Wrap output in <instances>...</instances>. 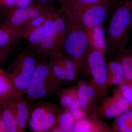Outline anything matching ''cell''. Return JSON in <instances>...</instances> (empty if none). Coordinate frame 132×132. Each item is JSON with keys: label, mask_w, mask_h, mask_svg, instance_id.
<instances>
[{"label": "cell", "mask_w": 132, "mask_h": 132, "mask_svg": "<svg viewBox=\"0 0 132 132\" xmlns=\"http://www.w3.org/2000/svg\"><path fill=\"white\" fill-rule=\"evenodd\" d=\"M59 111L58 108L54 109L40 121H35L29 120L28 124L30 130L34 132L50 131L55 123L56 116Z\"/></svg>", "instance_id": "obj_16"}, {"label": "cell", "mask_w": 132, "mask_h": 132, "mask_svg": "<svg viewBox=\"0 0 132 132\" xmlns=\"http://www.w3.org/2000/svg\"><path fill=\"white\" fill-rule=\"evenodd\" d=\"M2 109V108H1L0 107V110H1V109Z\"/></svg>", "instance_id": "obj_39"}, {"label": "cell", "mask_w": 132, "mask_h": 132, "mask_svg": "<svg viewBox=\"0 0 132 132\" xmlns=\"http://www.w3.org/2000/svg\"><path fill=\"white\" fill-rule=\"evenodd\" d=\"M57 9L53 3L35 2L26 7L4 10L3 24L20 31L26 24L43 13Z\"/></svg>", "instance_id": "obj_7"}, {"label": "cell", "mask_w": 132, "mask_h": 132, "mask_svg": "<svg viewBox=\"0 0 132 132\" xmlns=\"http://www.w3.org/2000/svg\"><path fill=\"white\" fill-rule=\"evenodd\" d=\"M5 72H5L3 69H2V68H1L0 67V76L5 73Z\"/></svg>", "instance_id": "obj_37"}, {"label": "cell", "mask_w": 132, "mask_h": 132, "mask_svg": "<svg viewBox=\"0 0 132 132\" xmlns=\"http://www.w3.org/2000/svg\"><path fill=\"white\" fill-rule=\"evenodd\" d=\"M7 105L11 107L14 111L17 121L18 132H24L29 120V102L20 95Z\"/></svg>", "instance_id": "obj_10"}, {"label": "cell", "mask_w": 132, "mask_h": 132, "mask_svg": "<svg viewBox=\"0 0 132 132\" xmlns=\"http://www.w3.org/2000/svg\"><path fill=\"white\" fill-rule=\"evenodd\" d=\"M111 131L109 128L100 119L99 117L87 118L75 122L72 132H102Z\"/></svg>", "instance_id": "obj_13"}, {"label": "cell", "mask_w": 132, "mask_h": 132, "mask_svg": "<svg viewBox=\"0 0 132 132\" xmlns=\"http://www.w3.org/2000/svg\"><path fill=\"white\" fill-rule=\"evenodd\" d=\"M62 60L65 72V80L68 81H72L75 79L77 73L74 64L71 59L64 53L62 55Z\"/></svg>", "instance_id": "obj_28"}, {"label": "cell", "mask_w": 132, "mask_h": 132, "mask_svg": "<svg viewBox=\"0 0 132 132\" xmlns=\"http://www.w3.org/2000/svg\"><path fill=\"white\" fill-rule=\"evenodd\" d=\"M36 65L33 48L28 46L17 55L6 72L15 90L21 96L26 94Z\"/></svg>", "instance_id": "obj_3"}, {"label": "cell", "mask_w": 132, "mask_h": 132, "mask_svg": "<svg viewBox=\"0 0 132 132\" xmlns=\"http://www.w3.org/2000/svg\"><path fill=\"white\" fill-rule=\"evenodd\" d=\"M21 38L20 31L3 24L0 25V49L13 48L16 42Z\"/></svg>", "instance_id": "obj_18"}, {"label": "cell", "mask_w": 132, "mask_h": 132, "mask_svg": "<svg viewBox=\"0 0 132 132\" xmlns=\"http://www.w3.org/2000/svg\"><path fill=\"white\" fill-rule=\"evenodd\" d=\"M68 20V32L64 42L62 52L73 62L78 72L85 69L89 44L85 30L77 22Z\"/></svg>", "instance_id": "obj_4"}, {"label": "cell", "mask_w": 132, "mask_h": 132, "mask_svg": "<svg viewBox=\"0 0 132 132\" xmlns=\"http://www.w3.org/2000/svg\"><path fill=\"white\" fill-rule=\"evenodd\" d=\"M68 31V20L65 14L60 7L57 10L52 30L37 46L36 54L47 57L55 52H62L63 45Z\"/></svg>", "instance_id": "obj_5"}, {"label": "cell", "mask_w": 132, "mask_h": 132, "mask_svg": "<svg viewBox=\"0 0 132 132\" xmlns=\"http://www.w3.org/2000/svg\"><path fill=\"white\" fill-rule=\"evenodd\" d=\"M13 48H4L0 49V65L4 64L10 57Z\"/></svg>", "instance_id": "obj_31"}, {"label": "cell", "mask_w": 132, "mask_h": 132, "mask_svg": "<svg viewBox=\"0 0 132 132\" xmlns=\"http://www.w3.org/2000/svg\"><path fill=\"white\" fill-rule=\"evenodd\" d=\"M3 9L2 8H0V20H1V10H3ZM4 10V9H3Z\"/></svg>", "instance_id": "obj_38"}, {"label": "cell", "mask_w": 132, "mask_h": 132, "mask_svg": "<svg viewBox=\"0 0 132 132\" xmlns=\"http://www.w3.org/2000/svg\"><path fill=\"white\" fill-rule=\"evenodd\" d=\"M15 7L22 8L28 6L35 2L34 0H14Z\"/></svg>", "instance_id": "obj_32"}, {"label": "cell", "mask_w": 132, "mask_h": 132, "mask_svg": "<svg viewBox=\"0 0 132 132\" xmlns=\"http://www.w3.org/2000/svg\"><path fill=\"white\" fill-rule=\"evenodd\" d=\"M107 82L109 86L118 85L125 81V75L122 64L120 58L111 61L107 64Z\"/></svg>", "instance_id": "obj_15"}, {"label": "cell", "mask_w": 132, "mask_h": 132, "mask_svg": "<svg viewBox=\"0 0 132 132\" xmlns=\"http://www.w3.org/2000/svg\"><path fill=\"white\" fill-rule=\"evenodd\" d=\"M104 0H59L60 7L68 19L76 21L81 12L90 6Z\"/></svg>", "instance_id": "obj_11"}, {"label": "cell", "mask_w": 132, "mask_h": 132, "mask_svg": "<svg viewBox=\"0 0 132 132\" xmlns=\"http://www.w3.org/2000/svg\"><path fill=\"white\" fill-rule=\"evenodd\" d=\"M63 54V52H56L47 57L52 72L60 85L62 81L65 79V72L62 60Z\"/></svg>", "instance_id": "obj_20"}, {"label": "cell", "mask_w": 132, "mask_h": 132, "mask_svg": "<svg viewBox=\"0 0 132 132\" xmlns=\"http://www.w3.org/2000/svg\"><path fill=\"white\" fill-rule=\"evenodd\" d=\"M0 7L3 9H10L15 7L14 0H0Z\"/></svg>", "instance_id": "obj_33"}, {"label": "cell", "mask_w": 132, "mask_h": 132, "mask_svg": "<svg viewBox=\"0 0 132 132\" xmlns=\"http://www.w3.org/2000/svg\"><path fill=\"white\" fill-rule=\"evenodd\" d=\"M0 8H1V7H0Z\"/></svg>", "instance_id": "obj_40"}, {"label": "cell", "mask_w": 132, "mask_h": 132, "mask_svg": "<svg viewBox=\"0 0 132 132\" xmlns=\"http://www.w3.org/2000/svg\"><path fill=\"white\" fill-rule=\"evenodd\" d=\"M75 122L68 109L59 111L54 126L50 132H72Z\"/></svg>", "instance_id": "obj_19"}, {"label": "cell", "mask_w": 132, "mask_h": 132, "mask_svg": "<svg viewBox=\"0 0 132 132\" xmlns=\"http://www.w3.org/2000/svg\"><path fill=\"white\" fill-rule=\"evenodd\" d=\"M36 2H41L46 3H53L54 2L57 0H34ZM59 1V0H58Z\"/></svg>", "instance_id": "obj_36"}, {"label": "cell", "mask_w": 132, "mask_h": 132, "mask_svg": "<svg viewBox=\"0 0 132 132\" xmlns=\"http://www.w3.org/2000/svg\"><path fill=\"white\" fill-rule=\"evenodd\" d=\"M113 0H104L84 10L76 20L83 29L93 28L103 25Z\"/></svg>", "instance_id": "obj_8"}, {"label": "cell", "mask_w": 132, "mask_h": 132, "mask_svg": "<svg viewBox=\"0 0 132 132\" xmlns=\"http://www.w3.org/2000/svg\"><path fill=\"white\" fill-rule=\"evenodd\" d=\"M132 108V104L124 98L118 88L112 97L103 100L98 113L104 118L110 119L117 117Z\"/></svg>", "instance_id": "obj_9"}, {"label": "cell", "mask_w": 132, "mask_h": 132, "mask_svg": "<svg viewBox=\"0 0 132 132\" xmlns=\"http://www.w3.org/2000/svg\"><path fill=\"white\" fill-rule=\"evenodd\" d=\"M84 29L87 36L89 47L99 50L105 54L108 47L106 32L103 25Z\"/></svg>", "instance_id": "obj_12"}, {"label": "cell", "mask_w": 132, "mask_h": 132, "mask_svg": "<svg viewBox=\"0 0 132 132\" xmlns=\"http://www.w3.org/2000/svg\"><path fill=\"white\" fill-rule=\"evenodd\" d=\"M7 105V102L3 97L0 95V107L2 108Z\"/></svg>", "instance_id": "obj_35"}, {"label": "cell", "mask_w": 132, "mask_h": 132, "mask_svg": "<svg viewBox=\"0 0 132 132\" xmlns=\"http://www.w3.org/2000/svg\"><path fill=\"white\" fill-rule=\"evenodd\" d=\"M46 57H36L35 70L26 94L29 102L53 94L60 87Z\"/></svg>", "instance_id": "obj_2"}, {"label": "cell", "mask_w": 132, "mask_h": 132, "mask_svg": "<svg viewBox=\"0 0 132 132\" xmlns=\"http://www.w3.org/2000/svg\"><path fill=\"white\" fill-rule=\"evenodd\" d=\"M57 11L52 18L29 33L26 39L30 44L28 47L32 48L34 47H37L46 37L53 28Z\"/></svg>", "instance_id": "obj_14"}, {"label": "cell", "mask_w": 132, "mask_h": 132, "mask_svg": "<svg viewBox=\"0 0 132 132\" xmlns=\"http://www.w3.org/2000/svg\"><path fill=\"white\" fill-rule=\"evenodd\" d=\"M85 69H87L92 76L91 82L94 86L96 97L101 98L105 97L109 87L105 54L89 47L86 56Z\"/></svg>", "instance_id": "obj_6"}, {"label": "cell", "mask_w": 132, "mask_h": 132, "mask_svg": "<svg viewBox=\"0 0 132 132\" xmlns=\"http://www.w3.org/2000/svg\"><path fill=\"white\" fill-rule=\"evenodd\" d=\"M1 112L8 132H18L17 121L13 109L7 105L2 109Z\"/></svg>", "instance_id": "obj_25"}, {"label": "cell", "mask_w": 132, "mask_h": 132, "mask_svg": "<svg viewBox=\"0 0 132 132\" xmlns=\"http://www.w3.org/2000/svg\"><path fill=\"white\" fill-rule=\"evenodd\" d=\"M57 108L56 105L48 101H41L34 104L30 106L29 120L35 121L42 120L49 112Z\"/></svg>", "instance_id": "obj_21"}, {"label": "cell", "mask_w": 132, "mask_h": 132, "mask_svg": "<svg viewBox=\"0 0 132 132\" xmlns=\"http://www.w3.org/2000/svg\"><path fill=\"white\" fill-rule=\"evenodd\" d=\"M132 126V109H130L116 117L113 125V131L126 132Z\"/></svg>", "instance_id": "obj_24"}, {"label": "cell", "mask_w": 132, "mask_h": 132, "mask_svg": "<svg viewBox=\"0 0 132 132\" xmlns=\"http://www.w3.org/2000/svg\"><path fill=\"white\" fill-rule=\"evenodd\" d=\"M57 9L45 12L26 24L20 30L21 38L27 39L31 31L53 16Z\"/></svg>", "instance_id": "obj_22"}, {"label": "cell", "mask_w": 132, "mask_h": 132, "mask_svg": "<svg viewBox=\"0 0 132 132\" xmlns=\"http://www.w3.org/2000/svg\"><path fill=\"white\" fill-rule=\"evenodd\" d=\"M59 97L61 105L65 109L70 110L81 107L77 86L63 89L59 94Z\"/></svg>", "instance_id": "obj_17"}, {"label": "cell", "mask_w": 132, "mask_h": 132, "mask_svg": "<svg viewBox=\"0 0 132 132\" xmlns=\"http://www.w3.org/2000/svg\"><path fill=\"white\" fill-rule=\"evenodd\" d=\"M0 132H8L7 128L3 118L1 109L0 110Z\"/></svg>", "instance_id": "obj_34"}, {"label": "cell", "mask_w": 132, "mask_h": 132, "mask_svg": "<svg viewBox=\"0 0 132 132\" xmlns=\"http://www.w3.org/2000/svg\"><path fill=\"white\" fill-rule=\"evenodd\" d=\"M0 95L5 99L7 105L20 95L15 90L6 72L0 76Z\"/></svg>", "instance_id": "obj_23"}, {"label": "cell", "mask_w": 132, "mask_h": 132, "mask_svg": "<svg viewBox=\"0 0 132 132\" xmlns=\"http://www.w3.org/2000/svg\"><path fill=\"white\" fill-rule=\"evenodd\" d=\"M68 110L70 111L75 122L82 120L87 118V112L81 107Z\"/></svg>", "instance_id": "obj_30"}, {"label": "cell", "mask_w": 132, "mask_h": 132, "mask_svg": "<svg viewBox=\"0 0 132 132\" xmlns=\"http://www.w3.org/2000/svg\"><path fill=\"white\" fill-rule=\"evenodd\" d=\"M78 98L81 108L85 109L88 113L89 109L88 82L85 80H80L77 86Z\"/></svg>", "instance_id": "obj_26"}, {"label": "cell", "mask_w": 132, "mask_h": 132, "mask_svg": "<svg viewBox=\"0 0 132 132\" xmlns=\"http://www.w3.org/2000/svg\"><path fill=\"white\" fill-rule=\"evenodd\" d=\"M119 86L123 97L132 105V80H125Z\"/></svg>", "instance_id": "obj_29"}, {"label": "cell", "mask_w": 132, "mask_h": 132, "mask_svg": "<svg viewBox=\"0 0 132 132\" xmlns=\"http://www.w3.org/2000/svg\"><path fill=\"white\" fill-rule=\"evenodd\" d=\"M132 12L126 3L112 13L106 34L107 47L111 52H121L126 46L132 26Z\"/></svg>", "instance_id": "obj_1"}, {"label": "cell", "mask_w": 132, "mask_h": 132, "mask_svg": "<svg viewBox=\"0 0 132 132\" xmlns=\"http://www.w3.org/2000/svg\"><path fill=\"white\" fill-rule=\"evenodd\" d=\"M125 75V80H132V53H126L120 58Z\"/></svg>", "instance_id": "obj_27"}]
</instances>
